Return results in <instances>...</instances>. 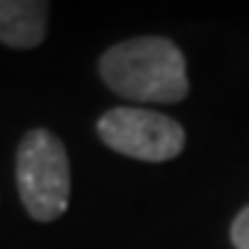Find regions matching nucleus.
<instances>
[{"label":"nucleus","instance_id":"obj_1","mask_svg":"<svg viewBox=\"0 0 249 249\" xmlns=\"http://www.w3.org/2000/svg\"><path fill=\"white\" fill-rule=\"evenodd\" d=\"M100 78L111 91L142 103H178L188 94L186 58L172 39L139 36L108 47Z\"/></svg>","mask_w":249,"mask_h":249},{"label":"nucleus","instance_id":"obj_2","mask_svg":"<svg viewBox=\"0 0 249 249\" xmlns=\"http://www.w3.org/2000/svg\"><path fill=\"white\" fill-rule=\"evenodd\" d=\"M17 191L36 222H53L70 205L67 147L47 127H34L17 147Z\"/></svg>","mask_w":249,"mask_h":249},{"label":"nucleus","instance_id":"obj_3","mask_svg":"<svg viewBox=\"0 0 249 249\" xmlns=\"http://www.w3.org/2000/svg\"><path fill=\"white\" fill-rule=\"evenodd\" d=\"M97 133L106 147L136 160H172L186 147V130L166 114L147 108H111L100 116Z\"/></svg>","mask_w":249,"mask_h":249},{"label":"nucleus","instance_id":"obj_4","mask_svg":"<svg viewBox=\"0 0 249 249\" xmlns=\"http://www.w3.org/2000/svg\"><path fill=\"white\" fill-rule=\"evenodd\" d=\"M47 31V3L42 0H0V42L9 47L42 45Z\"/></svg>","mask_w":249,"mask_h":249},{"label":"nucleus","instance_id":"obj_5","mask_svg":"<svg viewBox=\"0 0 249 249\" xmlns=\"http://www.w3.org/2000/svg\"><path fill=\"white\" fill-rule=\"evenodd\" d=\"M230 241L235 249H249V205L232 219L230 227Z\"/></svg>","mask_w":249,"mask_h":249}]
</instances>
